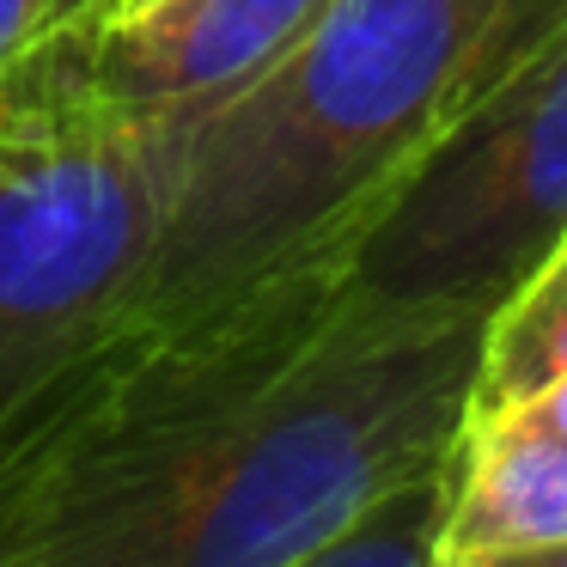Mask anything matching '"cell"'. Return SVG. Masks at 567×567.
Returning a JSON list of instances; mask_svg holds the SVG:
<instances>
[{
	"label": "cell",
	"instance_id": "6",
	"mask_svg": "<svg viewBox=\"0 0 567 567\" xmlns=\"http://www.w3.org/2000/svg\"><path fill=\"white\" fill-rule=\"evenodd\" d=\"M567 537V440L518 427H464L440 549Z\"/></svg>",
	"mask_w": 567,
	"mask_h": 567
},
{
	"label": "cell",
	"instance_id": "5",
	"mask_svg": "<svg viewBox=\"0 0 567 567\" xmlns=\"http://www.w3.org/2000/svg\"><path fill=\"white\" fill-rule=\"evenodd\" d=\"M336 0H153L92 38V86L141 128H189L311 38Z\"/></svg>",
	"mask_w": 567,
	"mask_h": 567
},
{
	"label": "cell",
	"instance_id": "9",
	"mask_svg": "<svg viewBox=\"0 0 567 567\" xmlns=\"http://www.w3.org/2000/svg\"><path fill=\"white\" fill-rule=\"evenodd\" d=\"M567 38V0H494L488 19H482V38L470 50V74H464V104H482L501 80H513L518 68H530L543 50Z\"/></svg>",
	"mask_w": 567,
	"mask_h": 567
},
{
	"label": "cell",
	"instance_id": "1",
	"mask_svg": "<svg viewBox=\"0 0 567 567\" xmlns=\"http://www.w3.org/2000/svg\"><path fill=\"white\" fill-rule=\"evenodd\" d=\"M488 311H379L318 257L116 342L0 464V567H293L464 445Z\"/></svg>",
	"mask_w": 567,
	"mask_h": 567
},
{
	"label": "cell",
	"instance_id": "3",
	"mask_svg": "<svg viewBox=\"0 0 567 567\" xmlns=\"http://www.w3.org/2000/svg\"><path fill=\"white\" fill-rule=\"evenodd\" d=\"M99 19L0 80V464L111 348L172 184V128L92 86Z\"/></svg>",
	"mask_w": 567,
	"mask_h": 567
},
{
	"label": "cell",
	"instance_id": "7",
	"mask_svg": "<svg viewBox=\"0 0 567 567\" xmlns=\"http://www.w3.org/2000/svg\"><path fill=\"white\" fill-rule=\"evenodd\" d=\"M555 379H567V233L482 323L464 427H488V421L513 415Z\"/></svg>",
	"mask_w": 567,
	"mask_h": 567
},
{
	"label": "cell",
	"instance_id": "8",
	"mask_svg": "<svg viewBox=\"0 0 567 567\" xmlns=\"http://www.w3.org/2000/svg\"><path fill=\"white\" fill-rule=\"evenodd\" d=\"M452 464L384 494L379 506H367L354 525L336 530L323 549L299 555L293 567H433L445 537V513H452Z\"/></svg>",
	"mask_w": 567,
	"mask_h": 567
},
{
	"label": "cell",
	"instance_id": "11",
	"mask_svg": "<svg viewBox=\"0 0 567 567\" xmlns=\"http://www.w3.org/2000/svg\"><path fill=\"white\" fill-rule=\"evenodd\" d=\"M433 567H567V537H518V543H476V549H440Z\"/></svg>",
	"mask_w": 567,
	"mask_h": 567
},
{
	"label": "cell",
	"instance_id": "10",
	"mask_svg": "<svg viewBox=\"0 0 567 567\" xmlns=\"http://www.w3.org/2000/svg\"><path fill=\"white\" fill-rule=\"evenodd\" d=\"M116 13V0H0V80L80 19Z\"/></svg>",
	"mask_w": 567,
	"mask_h": 567
},
{
	"label": "cell",
	"instance_id": "4",
	"mask_svg": "<svg viewBox=\"0 0 567 567\" xmlns=\"http://www.w3.org/2000/svg\"><path fill=\"white\" fill-rule=\"evenodd\" d=\"M567 233V38L470 104L348 238L379 311H494Z\"/></svg>",
	"mask_w": 567,
	"mask_h": 567
},
{
	"label": "cell",
	"instance_id": "2",
	"mask_svg": "<svg viewBox=\"0 0 567 567\" xmlns=\"http://www.w3.org/2000/svg\"><path fill=\"white\" fill-rule=\"evenodd\" d=\"M494 0H336L281 68L177 128L172 184L116 342L172 336L318 257H342L457 123Z\"/></svg>",
	"mask_w": 567,
	"mask_h": 567
},
{
	"label": "cell",
	"instance_id": "12",
	"mask_svg": "<svg viewBox=\"0 0 567 567\" xmlns=\"http://www.w3.org/2000/svg\"><path fill=\"white\" fill-rule=\"evenodd\" d=\"M116 7H153V0H116Z\"/></svg>",
	"mask_w": 567,
	"mask_h": 567
}]
</instances>
